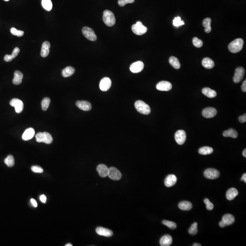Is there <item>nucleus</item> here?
Masks as SVG:
<instances>
[{"instance_id": "obj_1", "label": "nucleus", "mask_w": 246, "mask_h": 246, "mask_svg": "<svg viewBox=\"0 0 246 246\" xmlns=\"http://www.w3.org/2000/svg\"><path fill=\"white\" fill-rule=\"evenodd\" d=\"M244 41L242 38H237L229 44L228 49L231 53H237L240 52L243 48Z\"/></svg>"}, {"instance_id": "obj_2", "label": "nucleus", "mask_w": 246, "mask_h": 246, "mask_svg": "<svg viewBox=\"0 0 246 246\" xmlns=\"http://www.w3.org/2000/svg\"><path fill=\"white\" fill-rule=\"evenodd\" d=\"M135 106L137 111L141 114L148 115L150 113V107L143 101H137L135 102Z\"/></svg>"}, {"instance_id": "obj_3", "label": "nucleus", "mask_w": 246, "mask_h": 246, "mask_svg": "<svg viewBox=\"0 0 246 246\" xmlns=\"http://www.w3.org/2000/svg\"><path fill=\"white\" fill-rule=\"evenodd\" d=\"M102 20L107 26H112L115 24L116 19L112 12L109 10H105L103 13Z\"/></svg>"}, {"instance_id": "obj_4", "label": "nucleus", "mask_w": 246, "mask_h": 246, "mask_svg": "<svg viewBox=\"0 0 246 246\" xmlns=\"http://www.w3.org/2000/svg\"><path fill=\"white\" fill-rule=\"evenodd\" d=\"M36 141L38 143L43 142L46 144H50L53 141V138L49 133L39 132L36 135Z\"/></svg>"}, {"instance_id": "obj_5", "label": "nucleus", "mask_w": 246, "mask_h": 246, "mask_svg": "<svg viewBox=\"0 0 246 246\" xmlns=\"http://www.w3.org/2000/svg\"><path fill=\"white\" fill-rule=\"evenodd\" d=\"M132 30L137 35H142L146 32L147 28L143 25L142 22L138 21L132 26Z\"/></svg>"}, {"instance_id": "obj_6", "label": "nucleus", "mask_w": 246, "mask_h": 246, "mask_svg": "<svg viewBox=\"0 0 246 246\" xmlns=\"http://www.w3.org/2000/svg\"><path fill=\"white\" fill-rule=\"evenodd\" d=\"M82 33L88 40L91 41H95L97 39V36L95 34L94 31L90 27L84 26L82 29Z\"/></svg>"}, {"instance_id": "obj_7", "label": "nucleus", "mask_w": 246, "mask_h": 246, "mask_svg": "<svg viewBox=\"0 0 246 246\" xmlns=\"http://www.w3.org/2000/svg\"><path fill=\"white\" fill-rule=\"evenodd\" d=\"M220 172L218 170L213 168H209L205 170L204 175L207 179L214 180L220 176Z\"/></svg>"}, {"instance_id": "obj_8", "label": "nucleus", "mask_w": 246, "mask_h": 246, "mask_svg": "<svg viewBox=\"0 0 246 246\" xmlns=\"http://www.w3.org/2000/svg\"><path fill=\"white\" fill-rule=\"evenodd\" d=\"M108 176L112 180L119 181L122 177V174L118 169L114 167H111L109 168Z\"/></svg>"}, {"instance_id": "obj_9", "label": "nucleus", "mask_w": 246, "mask_h": 246, "mask_svg": "<svg viewBox=\"0 0 246 246\" xmlns=\"http://www.w3.org/2000/svg\"><path fill=\"white\" fill-rule=\"evenodd\" d=\"M245 74V70L241 67H237L235 71L233 80L235 83H239L243 79Z\"/></svg>"}, {"instance_id": "obj_10", "label": "nucleus", "mask_w": 246, "mask_h": 246, "mask_svg": "<svg viewBox=\"0 0 246 246\" xmlns=\"http://www.w3.org/2000/svg\"><path fill=\"white\" fill-rule=\"evenodd\" d=\"M175 138L178 144L182 145L187 139L186 132L183 130H178L175 133Z\"/></svg>"}, {"instance_id": "obj_11", "label": "nucleus", "mask_w": 246, "mask_h": 246, "mask_svg": "<svg viewBox=\"0 0 246 246\" xmlns=\"http://www.w3.org/2000/svg\"><path fill=\"white\" fill-rule=\"evenodd\" d=\"M12 106L15 107V111L17 113H19L23 111L24 105L23 102L18 99H13L10 102Z\"/></svg>"}, {"instance_id": "obj_12", "label": "nucleus", "mask_w": 246, "mask_h": 246, "mask_svg": "<svg viewBox=\"0 0 246 246\" xmlns=\"http://www.w3.org/2000/svg\"><path fill=\"white\" fill-rule=\"evenodd\" d=\"M156 89L160 91H168L171 89L172 84L168 81H160L156 85Z\"/></svg>"}, {"instance_id": "obj_13", "label": "nucleus", "mask_w": 246, "mask_h": 246, "mask_svg": "<svg viewBox=\"0 0 246 246\" xmlns=\"http://www.w3.org/2000/svg\"><path fill=\"white\" fill-rule=\"evenodd\" d=\"M111 80L109 78H104L100 82V89L102 91H107L111 88Z\"/></svg>"}, {"instance_id": "obj_14", "label": "nucleus", "mask_w": 246, "mask_h": 246, "mask_svg": "<svg viewBox=\"0 0 246 246\" xmlns=\"http://www.w3.org/2000/svg\"><path fill=\"white\" fill-rule=\"evenodd\" d=\"M217 114V109L212 107L204 108L202 112V114L203 117L206 118H212L214 117Z\"/></svg>"}, {"instance_id": "obj_15", "label": "nucleus", "mask_w": 246, "mask_h": 246, "mask_svg": "<svg viewBox=\"0 0 246 246\" xmlns=\"http://www.w3.org/2000/svg\"><path fill=\"white\" fill-rule=\"evenodd\" d=\"M144 67V64L142 62H136L130 65V70L133 73H138L143 70Z\"/></svg>"}, {"instance_id": "obj_16", "label": "nucleus", "mask_w": 246, "mask_h": 246, "mask_svg": "<svg viewBox=\"0 0 246 246\" xmlns=\"http://www.w3.org/2000/svg\"><path fill=\"white\" fill-rule=\"evenodd\" d=\"M76 105L79 109L85 111H90L92 108L90 102L87 101H78L76 102Z\"/></svg>"}, {"instance_id": "obj_17", "label": "nucleus", "mask_w": 246, "mask_h": 246, "mask_svg": "<svg viewBox=\"0 0 246 246\" xmlns=\"http://www.w3.org/2000/svg\"><path fill=\"white\" fill-rule=\"evenodd\" d=\"M96 232L99 235L106 237H111L113 235V232L112 231L102 227L97 228L96 229Z\"/></svg>"}, {"instance_id": "obj_18", "label": "nucleus", "mask_w": 246, "mask_h": 246, "mask_svg": "<svg viewBox=\"0 0 246 246\" xmlns=\"http://www.w3.org/2000/svg\"><path fill=\"white\" fill-rule=\"evenodd\" d=\"M177 179L176 176L173 174L168 175L165 180V184L166 187H170L174 186L176 183Z\"/></svg>"}, {"instance_id": "obj_19", "label": "nucleus", "mask_w": 246, "mask_h": 246, "mask_svg": "<svg viewBox=\"0 0 246 246\" xmlns=\"http://www.w3.org/2000/svg\"><path fill=\"white\" fill-rule=\"evenodd\" d=\"M97 171L99 175L101 177L104 178L108 175L109 168L104 164H100L97 166Z\"/></svg>"}, {"instance_id": "obj_20", "label": "nucleus", "mask_w": 246, "mask_h": 246, "mask_svg": "<svg viewBox=\"0 0 246 246\" xmlns=\"http://www.w3.org/2000/svg\"><path fill=\"white\" fill-rule=\"evenodd\" d=\"M50 48V42L48 41H45L43 42L41 48V56L43 58L47 57L49 54Z\"/></svg>"}, {"instance_id": "obj_21", "label": "nucleus", "mask_w": 246, "mask_h": 246, "mask_svg": "<svg viewBox=\"0 0 246 246\" xmlns=\"http://www.w3.org/2000/svg\"><path fill=\"white\" fill-rule=\"evenodd\" d=\"M35 130L31 128L26 129L23 134L22 138L24 141H29L32 139L35 135Z\"/></svg>"}, {"instance_id": "obj_22", "label": "nucleus", "mask_w": 246, "mask_h": 246, "mask_svg": "<svg viewBox=\"0 0 246 246\" xmlns=\"http://www.w3.org/2000/svg\"><path fill=\"white\" fill-rule=\"evenodd\" d=\"M172 242V238L169 235L163 236L160 239V243L161 246H169Z\"/></svg>"}, {"instance_id": "obj_23", "label": "nucleus", "mask_w": 246, "mask_h": 246, "mask_svg": "<svg viewBox=\"0 0 246 246\" xmlns=\"http://www.w3.org/2000/svg\"><path fill=\"white\" fill-rule=\"evenodd\" d=\"M13 79L12 80L13 83L15 85H19L22 83V79L23 77V75L22 72L19 71H16L14 73Z\"/></svg>"}, {"instance_id": "obj_24", "label": "nucleus", "mask_w": 246, "mask_h": 246, "mask_svg": "<svg viewBox=\"0 0 246 246\" xmlns=\"http://www.w3.org/2000/svg\"><path fill=\"white\" fill-rule=\"evenodd\" d=\"M20 52V49L18 47H16L14 48L12 53L11 55H6L4 56V60L7 62L12 61L14 59L16 58L18 56V54Z\"/></svg>"}, {"instance_id": "obj_25", "label": "nucleus", "mask_w": 246, "mask_h": 246, "mask_svg": "<svg viewBox=\"0 0 246 246\" xmlns=\"http://www.w3.org/2000/svg\"><path fill=\"white\" fill-rule=\"evenodd\" d=\"M222 221L227 226L231 225L235 222V217L231 214H226L222 218Z\"/></svg>"}, {"instance_id": "obj_26", "label": "nucleus", "mask_w": 246, "mask_h": 246, "mask_svg": "<svg viewBox=\"0 0 246 246\" xmlns=\"http://www.w3.org/2000/svg\"><path fill=\"white\" fill-rule=\"evenodd\" d=\"M238 194L237 190L235 188H231L227 191L226 193V197L228 200L231 201L234 200Z\"/></svg>"}, {"instance_id": "obj_27", "label": "nucleus", "mask_w": 246, "mask_h": 246, "mask_svg": "<svg viewBox=\"0 0 246 246\" xmlns=\"http://www.w3.org/2000/svg\"><path fill=\"white\" fill-rule=\"evenodd\" d=\"M202 93L203 94L209 98H215L217 96V93L215 90L209 88H204L202 89Z\"/></svg>"}, {"instance_id": "obj_28", "label": "nucleus", "mask_w": 246, "mask_h": 246, "mask_svg": "<svg viewBox=\"0 0 246 246\" xmlns=\"http://www.w3.org/2000/svg\"><path fill=\"white\" fill-rule=\"evenodd\" d=\"M75 71L74 67L71 66L67 67L62 70V75L64 78L69 77L74 73Z\"/></svg>"}, {"instance_id": "obj_29", "label": "nucleus", "mask_w": 246, "mask_h": 246, "mask_svg": "<svg viewBox=\"0 0 246 246\" xmlns=\"http://www.w3.org/2000/svg\"><path fill=\"white\" fill-rule=\"evenodd\" d=\"M178 207L183 211H190L193 208V205L189 201H182L179 203Z\"/></svg>"}, {"instance_id": "obj_30", "label": "nucleus", "mask_w": 246, "mask_h": 246, "mask_svg": "<svg viewBox=\"0 0 246 246\" xmlns=\"http://www.w3.org/2000/svg\"><path fill=\"white\" fill-rule=\"evenodd\" d=\"M202 65L204 67L207 69H211L213 68L215 65V64L213 60L209 58H205L202 60Z\"/></svg>"}, {"instance_id": "obj_31", "label": "nucleus", "mask_w": 246, "mask_h": 246, "mask_svg": "<svg viewBox=\"0 0 246 246\" xmlns=\"http://www.w3.org/2000/svg\"><path fill=\"white\" fill-rule=\"evenodd\" d=\"M223 135L226 137H231L232 138H236L238 136V133L235 129H229L228 130L224 131L223 133Z\"/></svg>"}, {"instance_id": "obj_32", "label": "nucleus", "mask_w": 246, "mask_h": 246, "mask_svg": "<svg viewBox=\"0 0 246 246\" xmlns=\"http://www.w3.org/2000/svg\"><path fill=\"white\" fill-rule=\"evenodd\" d=\"M169 63L175 69H179L181 67V64L179 60L176 57L174 56H171L169 59Z\"/></svg>"}, {"instance_id": "obj_33", "label": "nucleus", "mask_w": 246, "mask_h": 246, "mask_svg": "<svg viewBox=\"0 0 246 246\" xmlns=\"http://www.w3.org/2000/svg\"><path fill=\"white\" fill-rule=\"evenodd\" d=\"M212 20L210 18H205L203 20L202 25L203 26L205 27V31L206 33H210L211 32L212 28H211V24Z\"/></svg>"}, {"instance_id": "obj_34", "label": "nucleus", "mask_w": 246, "mask_h": 246, "mask_svg": "<svg viewBox=\"0 0 246 246\" xmlns=\"http://www.w3.org/2000/svg\"><path fill=\"white\" fill-rule=\"evenodd\" d=\"M198 152L201 154L202 155H207V154H211L213 152V149L210 147L204 146L199 149Z\"/></svg>"}, {"instance_id": "obj_35", "label": "nucleus", "mask_w": 246, "mask_h": 246, "mask_svg": "<svg viewBox=\"0 0 246 246\" xmlns=\"http://www.w3.org/2000/svg\"><path fill=\"white\" fill-rule=\"evenodd\" d=\"M42 4L43 8L48 11H50L53 7V4L51 0H42Z\"/></svg>"}, {"instance_id": "obj_36", "label": "nucleus", "mask_w": 246, "mask_h": 246, "mask_svg": "<svg viewBox=\"0 0 246 246\" xmlns=\"http://www.w3.org/2000/svg\"><path fill=\"white\" fill-rule=\"evenodd\" d=\"M4 162L8 167H12L15 164V160L12 155H9L5 159Z\"/></svg>"}, {"instance_id": "obj_37", "label": "nucleus", "mask_w": 246, "mask_h": 246, "mask_svg": "<svg viewBox=\"0 0 246 246\" xmlns=\"http://www.w3.org/2000/svg\"><path fill=\"white\" fill-rule=\"evenodd\" d=\"M50 101H51V100L49 98L46 97V98L43 99V100L42 101V103H41L42 108L43 111H47L48 108L49 107V105H50Z\"/></svg>"}, {"instance_id": "obj_38", "label": "nucleus", "mask_w": 246, "mask_h": 246, "mask_svg": "<svg viewBox=\"0 0 246 246\" xmlns=\"http://www.w3.org/2000/svg\"><path fill=\"white\" fill-rule=\"evenodd\" d=\"M189 233L192 235H195L198 232L197 230V223L196 222L194 223L191 225V227L189 229Z\"/></svg>"}, {"instance_id": "obj_39", "label": "nucleus", "mask_w": 246, "mask_h": 246, "mask_svg": "<svg viewBox=\"0 0 246 246\" xmlns=\"http://www.w3.org/2000/svg\"><path fill=\"white\" fill-rule=\"evenodd\" d=\"M162 224L166 226L171 229L174 230L176 228V223L167 220H163L162 221Z\"/></svg>"}, {"instance_id": "obj_40", "label": "nucleus", "mask_w": 246, "mask_h": 246, "mask_svg": "<svg viewBox=\"0 0 246 246\" xmlns=\"http://www.w3.org/2000/svg\"><path fill=\"white\" fill-rule=\"evenodd\" d=\"M173 24L176 27H179L184 24L183 20H182L180 17H176L173 20Z\"/></svg>"}, {"instance_id": "obj_41", "label": "nucleus", "mask_w": 246, "mask_h": 246, "mask_svg": "<svg viewBox=\"0 0 246 246\" xmlns=\"http://www.w3.org/2000/svg\"><path fill=\"white\" fill-rule=\"evenodd\" d=\"M10 31H11V33L12 35L14 36H17L18 37L23 36L24 34V32L23 31L18 30L17 29L14 27H12L10 30Z\"/></svg>"}, {"instance_id": "obj_42", "label": "nucleus", "mask_w": 246, "mask_h": 246, "mask_svg": "<svg viewBox=\"0 0 246 246\" xmlns=\"http://www.w3.org/2000/svg\"><path fill=\"white\" fill-rule=\"evenodd\" d=\"M193 44L197 48H200L203 45V42L202 40H200L197 37H195L193 38Z\"/></svg>"}, {"instance_id": "obj_43", "label": "nucleus", "mask_w": 246, "mask_h": 246, "mask_svg": "<svg viewBox=\"0 0 246 246\" xmlns=\"http://www.w3.org/2000/svg\"><path fill=\"white\" fill-rule=\"evenodd\" d=\"M204 202L206 205V209L209 211L212 210L214 208V205L212 202H210V201L207 198H206L204 200Z\"/></svg>"}, {"instance_id": "obj_44", "label": "nucleus", "mask_w": 246, "mask_h": 246, "mask_svg": "<svg viewBox=\"0 0 246 246\" xmlns=\"http://www.w3.org/2000/svg\"><path fill=\"white\" fill-rule=\"evenodd\" d=\"M135 0H119L118 4L120 7H124L128 3H133Z\"/></svg>"}, {"instance_id": "obj_45", "label": "nucleus", "mask_w": 246, "mask_h": 246, "mask_svg": "<svg viewBox=\"0 0 246 246\" xmlns=\"http://www.w3.org/2000/svg\"><path fill=\"white\" fill-rule=\"evenodd\" d=\"M31 171L35 173H42L43 170L42 168L38 166H32L31 167Z\"/></svg>"}, {"instance_id": "obj_46", "label": "nucleus", "mask_w": 246, "mask_h": 246, "mask_svg": "<svg viewBox=\"0 0 246 246\" xmlns=\"http://www.w3.org/2000/svg\"><path fill=\"white\" fill-rule=\"evenodd\" d=\"M238 120L240 123H243L246 121V114L244 113L242 116H240L238 118Z\"/></svg>"}, {"instance_id": "obj_47", "label": "nucleus", "mask_w": 246, "mask_h": 246, "mask_svg": "<svg viewBox=\"0 0 246 246\" xmlns=\"http://www.w3.org/2000/svg\"><path fill=\"white\" fill-rule=\"evenodd\" d=\"M40 199L42 202L45 203H46V201H47V197L44 195H42L40 196Z\"/></svg>"}, {"instance_id": "obj_48", "label": "nucleus", "mask_w": 246, "mask_h": 246, "mask_svg": "<svg viewBox=\"0 0 246 246\" xmlns=\"http://www.w3.org/2000/svg\"><path fill=\"white\" fill-rule=\"evenodd\" d=\"M242 90L243 92H246V80H245L242 83V85L241 87Z\"/></svg>"}, {"instance_id": "obj_49", "label": "nucleus", "mask_w": 246, "mask_h": 246, "mask_svg": "<svg viewBox=\"0 0 246 246\" xmlns=\"http://www.w3.org/2000/svg\"><path fill=\"white\" fill-rule=\"evenodd\" d=\"M31 204H32V205H33V206H34V207H37V201H36L35 200L33 199H31Z\"/></svg>"}, {"instance_id": "obj_50", "label": "nucleus", "mask_w": 246, "mask_h": 246, "mask_svg": "<svg viewBox=\"0 0 246 246\" xmlns=\"http://www.w3.org/2000/svg\"><path fill=\"white\" fill-rule=\"evenodd\" d=\"M241 180L242 181H243V182H245V183H246V173H244L243 174V175H242V177L241 179Z\"/></svg>"}, {"instance_id": "obj_51", "label": "nucleus", "mask_w": 246, "mask_h": 246, "mask_svg": "<svg viewBox=\"0 0 246 246\" xmlns=\"http://www.w3.org/2000/svg\"><path fill=\"white\" fill-rule=\"evenodd\" d=\"M219 226H220V227H221V228H224V227L227 226L222 221H221V222H220V223H219Z\"/></svg>"}, {"instance_id": "obj_52", "label": "nucleus", "mask_w": 246, "mask_h": 246, "mask_svg": "<svg viewBox=\"0 0 246 246\" xmlns=\"http://www.w3.org/2000/svg\"><path fill=\"white\" fill-rule=\"evenodd\" d=\"M242 154H243V156H244L245 158L246 157V149H245L243 150V152H242Z\"/></svg>"}, {"instance_id": "obj_53", "label": "nucleus", "mask_w": 246, "mask_h": 246, "mask_svg": "<svg viewBox=\"0 0 246 246\" xmlns=\"http://www.w3.org/2000/svg\"><path fill=\"white\" fill-rule=\"evenodd\" d=\"M201 244H199V243H194L193 244V246H201Z\"/></svg>"}, {"instance_id": "obj_54", "label": "nucleus", "mask_w": 246, "mask_h": 246, "mask_svg": "<svg viewBox=\"0 0 246 246\" xmlns=\"http://www.w3.org/2000/svg\"><path fill=\"white\" fill-rule=\"evenodd\" d=\"M72 244H70V243H68V244H67L66 245H65V246H72Z\"/></svg>"}, {"instance_id": "obj_55", "label": "nucleus", "mask_w": 246, "mask_h": 246, "mask_svg": "<svg viewBox=\"0 0 246 246\" xmlns=\"http://www.w3.org/2000/svg\"><path fill=\"white\" fill-rule=\"evenodd\" d=\"M4 1H9V0H4Z\"/></svg>"}]
</instances>
